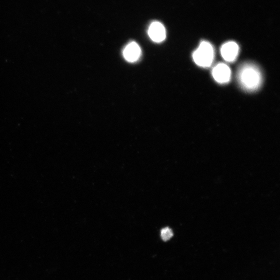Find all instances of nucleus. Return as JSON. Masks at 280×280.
Here are the masks:
<instances>
[{
    "mask_svg": "<svg viewBox=\"0 0 280 280\" xmlns=\"http://www.w3.org/2000/svg\"><path fill=\"white\" fill-rule=\"evenodd\" d=\"M192 57L199 66L204 68L211 66L214 58L213 46L208 42H202L198 49L193 52Z\"/></svg>",
    "mask_w": 280,
    "mask_h": 280,
    "instance_id": "f03ea898",
    "label": "nucleus"
},
{
    "mask_svg": "<svg viewBox=\"0 0 280 280\" xmlns=\"http://www.w3.org/2000/svg\"><path fill=\"white\" fill-rule=\"evenodd\" d=\"M239 48L235 42L224 44L221 48V52L224 60L228 62L234 61L238 57Z\"/></svg>",
    "mask_w": 280,
    "mask_h": 280,
    "instance_id": "39448f33",
    "label": "nucleus"
},
{
    "mask_svg": "<svg viewBox=\"0 0 280 280\" xmlns=\"http://www.w3.org/2000/svg\"><path fill=\"white\" fill-rule=\"evenodd\" d=\"M148 34L151 40L155 42L160 43L165 40L166 36V29L161 23L155 21L151 23Z\"/></svg>",
    "mask_w": 280,
    "mask_h": 280,
    "instance_id": "20e7f679",
    "label": "nucleus"
},
{
    "mask_svg": "<svg viewBox=\"0 0 280 280\" xmlns=\"http://www.w3.org/2000/svg\"><path fill=\"white\" fill-rule=\"evenodd\" d=\"M238 79L241 87L248 91L259 89L262 80L260 69L251 64H246L240 68Z\"/></svg>",
    "mask_w": 280,
    "mask_h": 280,
    "instance_id": "f257e3e1",
    "label": "nucleus"
},
{
    "mask_svg": "<svg viewBox=\"0 0 280 280\" xmlns=\"http://www.w3.org/2000/svg\"><path fill=\"white\" fill-rule=\"evenodd\" d=\"M141 51L139 45L132 42L128 44L123 51V55L125 59L130 62L137 61L141 56Z\"/></svg>",
    "mask_w": 280,
    "mask_h": 280,
    "instance_id": "423d86ee",
    "label": "nucleus"
},
{
    "mask_svg": "<svg viewBox=\"0 0 280 280\" xmlns=\"http://www.w3.org/2000/svg\"><path fill=\"white\" fill-rule=\"evenodd\" d=\"M231 74L229 67L224 64L217 65L212 70V75L214 80L221 84L229 82L231 78Z\"/></svg>",
    "mask_w": 280,
    "mask_h": 280,
    "instance_id": "7ed1b4c3",
    "label": "nucleus"
},
{
    "mask_svg": "<svg viewBox=\"0 0 280 280\" xmlns=\"http://www.w3.org/2000/svg\"><path fill=\"white\" fill-rule=\"evenodd\" d=\"M173 236V232L169 228H163L161 231V237L163 241H167Z\"/></svg>",
    "mask_w": 280,
    "mask_h": 280,
    "instance_id": "0eeeda50",
    "label": "nucleus"
}]
</instances>
